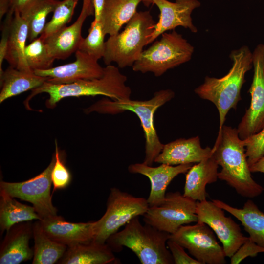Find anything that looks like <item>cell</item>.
Wrapping results in <instances>:
<instances>
[{"label":"cell","mask_w":264,"mask_h":264,"mask_svg":"<svg viewBox=\"0 0 264 264\" xmlns=\"http://www.w3.org/2000/svg\"><path fill=\"white\" fill-rule=\"evenodd\" d=\"M212 151L213 157L221 167L219 179L243 197L253 198L263 193L264 188L252 177L244 140L240 138L237 128L223 125Z\"/></svg>","instance_id":"obj_1"},{"label":"cell","mask_w":264,"mask_h":264,"mask_svg":"<svg viewBox=\"0 0 264 264\" xmlns=\"http://www.w3.org/2000/svg\"><path fill=\"white\" fill-rule=\"evenodd\" d=\"M232 64L228 73L221 78L206 76L204 82L194 89L200 98L216 107L219 115L220 135L229 111L236 109L242 99L241 90L245 82L246 73L253 67L252 52L244 45L232 50L229 55Z\"/></svg>","instance_id":"obj_2"},{"label":"cell","mask_w":264,"mask_h":264,"mask_svg":"<svg viewBox=\"0 0 264 264\" xmlns=\"http://www.w3.org/2000/svg\"><path fill=\"white\" fill-rule=\"evenodd\" d=\"M118 68L109 65L104 67V74L100 78L81 80L69 84H54L46 81L31 90L26 100V105L32 97L42 93L49 95L45 102L49 109H53L61 100L69 97L103 95L113 100L130 99L132 90L126 85L127 78Z\"/></svg>","instance_id":"obj_3"},{"label":"cell","mask_w":264,"mask_h":264,"mask_svg":"<svg viewBox=\"0 0 264 264\" xmlns=\"http://www.w3.org/2000/svg\"><path fill=\"white\" fill-rule=\"evenodd\" d=\"M174 97V91L166 89L154 92L153 97L148 100L130 99L113 100L103 98L85 109L84 112L87 114L96 112L102 114H116L130 111L135 113L140 121L145 138V157L143 163L152 166L164 146L156 132L154 115L158 108Z\"/></svg>","instance_id":"obj_4"},{"label":"cell","mask_w":264,"mask_h":264,"mask_svg":"<svg viewBox=\"0 0 264 264\" xmlns=\"http://www.w3.org/2000/svg\"><path fill=\"white\" fill-rule=\"evenodd\" d=\"M170 234L145 223L136 217L125 228L110 236L106 243L113 251L130 249L142 264H173L172 255L167 245Z\"/></svg>","instance_id":"obj_5"},{"label":"cell","mask_w":264,"mask_h":264,"mask_svg":"<svg viewBox=\"0 0 264 264\" xmlns=\"http://www.w3.org/2000/svg\"><path fill=\"white\" fill-rule=\"evenodd\" d=\"M155 23L149 11H137L122 32L105 42L103 59L106 66L115 63L121 68L132 66L150 44Z\"/></svg>","instance_id":"obj_6"},{"label":"cell","mask_w":264,"mask_h":264,"mask_svg":"<svg viewBox=\"0 0 264 264\" xmlns=\"http://www.w3.org/2000/svg\"><path fill=\"white\" fill-rule=\"evenodd\" d=\"M194 46L176 30L164 33L159 40L142 52L132 66L135 72H152L160 77L169 69L189 62Z\"/></svg>","instance_id":"obj_7"},{"label":"cell","mask_w":264,"mask_h":264,"mask_svg":"<svg viewBox=\"0 0 264 264\" xmlns=\"http://www.w3.org/2000/svg\"><path fill=\"white\" fill-rule=\"evenodd\" d=\"M149 207L147 199L136 197L116 187L111 188L103 216L95 221L93 241L105 243L111 235L118 231L133 218L143 216Z\"/></svg>","instance_id":"obj_8"},{"label":"cell","mask_w":264,"mask_h":264,"mask_svg":"<svg viewBox=\"0 0 264 264\" xmlns=\"http://www.w3.org/2000/svg\"><path fill=\"white\" fill-rule=\"evenodd\" d=\"M197 201L179 192H168L159 205L149 206L143 216L145 223L172 234L181 226L198 222Z\"/></svg>","instance_id":"obj_9"},{"label":"cell","mask_w":264,"mask_h":264,"mask_svg":"<svg viewBox=\"0 0 264 264\" xmlns=\"http://www.w3.org/2000/svg\"><path fill=\"white\" fill-rule=\"evenodd\" d=\"M55 160L54 153L49 165L41 173L20 182L1 181L0 189L13 198L32 203L41 220L57 215V209L53 205L51 195V173Z\"/></svg>","instance_id":"obj_10"},{"label":"cell","mask_w":264,"mask_h":264,"mask_svg":"<svg viewBox=\"0 0 264 264\" xmlns=\"http://www.w3.org/2000/svg\"><path fill=\"white\" fill-rule=\"evenodd\" d=\"M212 231L205 223L197 222L181 226L169 239L187 249L201 264H224L226 256Z\"/></svg>","instance_id":"obj_11"},{"label":"cell","mask_w":264,"mask_h":264,"mask_svg":"<svg viewBox=\"0 0 264 264\" xmlns=\"http://www.w3.org/2000/svg\"><path fill=\"white\" fill-rule=\"evenodd\" d=\"M252 55L254 73L248 91L251 102L237 128L242 140L258 133L264 127V44L257 45Z\"/></svg>","instance_id":"obj_12"},{"label":"cell","mask_w":264,"mask_h":264,"mask_svg":"<svg viewBox=\"0 0 264 264\" xmlns=\"http://www.w3.org/2000/svg\"><path fill=\"white\" fill-rule=\"evenodd\" d=\"M198 222L207 224L215 233L222 244L226 257L230 258L247 240L239 224L230 217H226L224 210L212 201L197 202Z\"/></svg>","instance_id":"obj_13"},{"label":"cell","mask_w":264,"mask_h":264,"mask_svg":"<svg viewBox=\"0 0 264 264\" xmlns=\"http://www.w3.org/2000/svg\"><path fill=\"white\" fill-rule=\"evenodd\" d=\"M152 2L158 7L160 14L158 22L154 26L150 43L164 33L178 26L188 29L193 33L198 32L191 15L194 10L201 6L198 0H175V2L152 0Z\"/></svg>","instance_id":"obj_14"},{"label":"cell","mask_w":264,"mask_h":264,"mask_svg":"<svg viewBox=\"0 0 264 264\" xmlns=\"http://www.w3.org/2000/svg\"><path fill=\"white\" fill-rule=\"evenodd\" d=\"M75 53V60L72 63L34 72L37 75L49 78L47 81L54 84H69L103 76L104 67L98 60L79 50Z\"/></svg>","instance_id":"obj_15"},{"label":"cell","mask_w":264,"mask_h":264,"mask_svg":"<svg viewBox=\"0 0 264 264\" xmlns=\"http://www.w3.org/2000/svg\"><path fill=\"white\" fill-rule=\"evenodd\" d=\"M44 233L51 240L70 247L92 242L95 221L73 223L56 215L40 220Z\"/></svg>","instance_id":"obj_16"},{"label":"cell","mask_w":264,"mask_h":264,"mask_svg":"<svg viewBox=\"0 0 264 264\" xmlns=\"http://www.w3.org/2000/svg\"><path fill=\"white\" fill-rule=\"evenodd\" d=\"M193 164L176 166L161 164L152 167L145 163L130 164L128 170L132 174H139L147 176L151 182V190L147 199L149 206L159 205L164 200L166 189L177 176L186 173Z\"/></svg>","instance_id":"obj_17"},{"label":"cell","mask_w":264,"mask_h":264,"mask_svg":"<svg viewBox=\"0 0 264 264\" xmlns=\"http://www.w3.org/2000/svg\"><path fill=\"white\" fill-rule=\"evenodd\" d=\"M92 15H94L93 6L83 4L81 11L73 24L64 27L44 40L55 59H66L78 50L83 38V25L87 18Z\"/></svg>","instance_id":"obj_18"},{"label":"cell","mask_w":264,"mask_h":264,"mask_svg":"<svg viewBox=\"0 0 264 264\" xmlns=\"http://www.w3.org/2000/svg\"><path fill=\"white\" fill-rule=\"evenodd\" d=\"M213 155L212 148L201 146L198 136L180 138L164 144L154 162L170 165L198 163Z\"/></svg>","instance_id":"obj_19"},{"label":"cell","mask_w":264,"mask_h":264,"mask_svg":"<svg viewBox=\"0 0 264 264\" xmlns=\"http://www.w3.org/2000/svg\"><path fill=\"white\" fill-rule=\"evenodd\" d=\"M6 232L0 247V264H19L33 258V250L29 246L33 224L30 221L17 223Z\"/></svg>","instance_id":"obj_20"},{"label":"cell","mask_w":264,"mask_h":264,"mask_svg":"<svg viewBox=\"0 0 264 264\" xmlns=\"http://www.w3.org/2000/svg\"><path fill=\"white\" fill-rule=\"evenodd\" d=\"M218 167L213 155L193 164L186 172L183 195L196 201L206 200V186L217 181Z\"/></svg>","instance_id":"obj_21"},{"label":"cell","mask_w":264,"mask_h":264,"mask_svg":"<svg viewBox=\"0 0 264 264\" xmlns=\"http://www.w3.org/2000/svg\"><path fill=\"white\" fill-rule=\"evenodd\" d=\"M234 216L249 234L250 239L264 247V213L251 200H248L241 208L234 207L219 199L212 200Z\"/></svg>","instance_id":"obj_22"},{"label":"cell","mask_w":264,"mask_h":264,"mask_svg":"<svg viewBox=\"0 0 264 264\" xmlns=\"http://www.w3.org/2000/svg\"><path fill=\"white\" fill-rule=\"evenodd\" d=\"M113 251L105 243L93 241L67 247L60 264H107L116 262Z\"/></svg>","instance_id":"obj_23"},{"label":"cell","mask_w":264,"mask_h":264,"mask_svg":"<svg viewBox=\"0 0 264 264\" xmlns=\"http://www.w3.org/2000/svg\"><path fill=\"white\" fill-rule=\"evenodd\" d=\"M28 37L27 23L20 12L15 11L11 23L5 60L10 66L18 70L33 71L29 68L25 56Z\"/></svg>","instance_id":"obj_24"},{"label":"cell","mask_w":264,"mask_h":264,"mask_svg":"<svg viewBox=\"0 0 264 264\" xmlns=\"http://www.w3.org/2000/svg\"><path fill=\"white\" fill-rule=\"evenodd\" d=\"M48 79V77L37 75L34 71L20 70L9 66L0 73V103L38 88Z\"/></svg>","instance_id":"obj_25"},{"label":"cell","mask_w":264,"mask_h":264,"mask_svg":"<svg viewBox=\"0 0 264 264\" xmlns=\"http://www.w3.org/2000/svg\"><path fill=\"white\" fill-rule=\"evenodd\" d=\"M142 0H105L100 21L104 33L110 36L119 32L136 13Z\"/></svg>","instance_id":"obj_26"},{"label":"cell","mask_w":264,"mask_h":264,"mask_svg":"<svg viewBox=\"0 0 264 264\" xmlns=\"http://www.w3.org/2000/svg\"><path fill=\"white\" fill-rule=\"evenodd\" d=\"M0 197V228L2 233L20 222L41 220L33 206L20 203L1 189Z\"/></svg>","instance_id":"obj_27"},{"label":"cell","mask_w":264,"mask_h":264,"mask_svg":"<svg viewBox=\"0 0 264 264\" xmlns=\"http://www.w3.org/2000/svg\"><path fill=\"white\" fill-rule=\"evenodd\" d=\"M34 241L33 264H53L62 258L67 246L50 239L43 231L40 220L33 224Z\"/></svg>","instance_id":"obj_28"},{"label":"cell","mask_w":264,"mask_h":264,"mask_svg":"<svg viewBox=\"0 0 264 264\" xmlns=\"http://www.w3.org/2000/svg\"><path fill=\"white\" fill-rule=\"evenodd\" d=\"M59 0H34L20 13L28 27V40L31 42L42 33L47 16L53 12Z\"/></svg>","instance_id":"obj_29"},{"label":"cell","mask_w":264,"mask_h":264,"mask_svg":"<svg viewBox=\"0 0 264 264\" xmlns=\"http://www.w3.org/2000/svg\"><path fill=\"white\" fill-rule=\"evenodd\" d=\"M25 56L29 68L33 71L52 67L55 60L50 53L44 40L41 36L26 45Z\"/></svg>","instance_id":"obj_30"},{"label":"cell","mask_w":264,"mask_h":264,"mask_svg":"<svg viewBox=\"0 0 264 264\" xmlns=\"http://www.w3.org/2000/svg\"><path fill=\"white\" fill-rule=\"evenodd\" d=\"M79 0H63L53 12L50 21L46 23L40 36L46 39L66 26L71 20Z\"/></svg>","instance_id":"obj_31"},{"label":"cell","mask_w":264,"mask_h":264,"mask_svg":"<svg viewBox=\"0 0 264 264\" xmlns=\"http://www.w3.org/2000/svg\"><path fill=\"white\" fill-rule=\"evenodd\" d=\"M105 35L101 22L93 20L88 29V35L86 38H83L78 50L98 61L103 58L104 55Z\"/></svg>","instance_id":"obj_32"},{"label":"cell","mask_w":264,"mask_h":264,"mask_svg":"<svg viewBox=\"0 0 264 264\" xmlns=\"http://www.w3.org/2000/svg\"><path fill=\"white\" fill-rule=\"evenodd\" d=\"M55 162L51 173V179L53 191L64 189L68 186L71 181V175L64 163L63 155L59 151L57 141L55 140Z\"/></svg>","instance_id":"obj_33"},{"label":"cell","mask_w":264,"mask_h":264,"mask_svg":"<svg viewBox=\"0 0 264 264\" xmlns=\"http://www.w3.org/2000/svg\"><path fill=\"white\" fill-rule=\"evenodd\" d=\"M243 140L250 167L264 156V127L258 133Z\"/></svg>","instance_id":"obj_34"},{"label":"cell","mask_w":264,"mask_h":264,"mask_svg":"<svg viewBox=\"0 0 264 264\" xmlns=\"http://www.w3.org/2000/svg\"><path fill=\"white\" fill-rule=\"evenodd\" d=\"M261 252H264V247L258 245L248 237L230 257V263L238 264L247 257H254Z\"/></svg>","instance_id":"obj_35"},{"label":"cell","mask_w":264,"mask_h":264,"mask_svg":"<svg viewBox=\"0 0 264 264\" xmlns=\"http://www.w3.org/2000/svg\"><path fill=\"white\" fill-rule=\"evenodd\" d=\"M14 12V10L11 8L6 15L2 24L1 38L0 42V73L3 71L2 69V66L6 54L10 28Z\"/></svg>","instance_id":"obj_36"},{"label":"cell","mask_w":264,"mask_h":264,"mask_svg":"<svg viewBox=\"0 0 264 264\" xmlns=\"http://www.w3.org/2000/svg\"><path fill=\"white\" fill-rule=\"evenodd\" d=\"M167 245L175 264H201L200 263L189 256L184 248L176 242L169 239Z\"/></svg>","instance_id":"obj_37"},{"label":"cell","mask_w":264,"mask_h":264,"mask_svg":"<svg viewBox=\"0 0 264 264\" xmlns=\"http://www.w3.org/2000/svg\"><path fill=\"white\" fill-rule=\"evenodd\" d=\"M11 7L14 11L21 13L23 9L34 0H9Z\"/></svg>","instance_id":"obj_38"},{"label":"cell","mask_w":264,"mask_h":264,"mask_svg":"<svg viewBox=\"0 0 264 264\" xmlns=\"http://www.w3.org/2000/svg\"><path fill=\"white\" fill-rule=\"evenodd\" d=\"M94 10V19L96 21L100 20L101 13L105 0H92Z\"/></svg>","instance_id":"obj_39"},{"label":"cell","mask_w":264,"mask_h":264,"mask_svg":"<svg viewBox=\"0 0 264 264\" xmlns=\"http://www.w3.org/2000/svg\"><path fill=\"white\" fill-rule=\"evenodd\" d=\"M11 4L9 0H0V20L7 14L11 9Z\"/></svg>","instance_id":"obj_40"},{"label":"cell","mask_w":264,"mask_h":264,"mask_svg":"<svg viewBox=\"0 0 264 264\" xmlns=\"http://www.w3.org/2000/svg\"><path fill=\"white\" fill-rule=\"evenodd\" d=\"M251 172H260L264 174V156L249 167Z\"/></svg>","instance_id":"obj_41"},{"label":"cell","mask_w":264,"mask_h":264,"mask_svg":"<svg viewBox=\"0 0 264 264\" xmlns=\"http://www.w3.org/2000/svg\"><path fill=\"white\" fill-rule=\"evenodd\" d=\"M142 2L146 6H149L150 4H153L152 0H142Z\"/></svg>","instance_id":"obj_42"},{"label":"cell","mask_w":264,"mask_h":264,"mask_svg":"<svg viewBox=\"0 0 264 264\" xmlns=\"http://www.w3.org/2000/svg\"><path fill=\"white\" fill-rule=\"evenodd\" d=\"M83 3H89V4H93L92 0H83Z\"/></svg>","instance_id":"obj_43"}]
</instances>
